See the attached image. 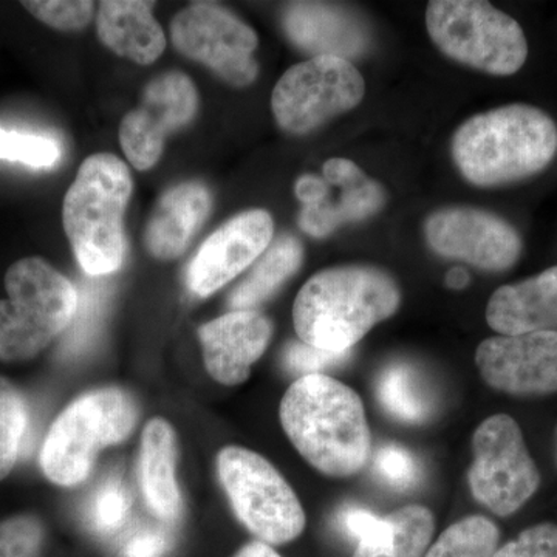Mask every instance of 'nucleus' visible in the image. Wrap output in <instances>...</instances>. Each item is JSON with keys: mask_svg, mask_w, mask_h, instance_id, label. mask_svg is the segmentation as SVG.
Wrapping results in <instances>:
<instances>
[{"mask_svg": "<svg viewBox=\"0 0 557 557\" xmlns=\"http://www.w3.org/2000/svg\"><path fill=\"white\" fill-rule=\"evenodd\" d=\"M46 528L36 516H13L0 522V557H42Z\"/></svg>", "mask_w": 557, "mask_h": 557, "instance_id": "nucleus-30", "label": "nucleus"}, {"mask_svg": "<svg viewBox=\"0 0 557 557\" xmlns=\"http://www.w3.org/2000/svg\"><path fill=\"white\" fill-rule=\"evenodd\" d=\"M557 153V126L547 113L527 104L504 106L465 121L453 138L460 174L480 188L531 177Z\"/></svg>", "mask_w": 557, "mask_h": 557, "instance_id": "nucleus-3", "label": "nucleus"}, {"mask_svg": "<svg viewBox=\"0 0 557 557\" xmlns=\"http://www.w3.org/2000/svg\"><path fill=\"white\" fill-rule=\"evenodd\" d=\"M401 302V292L386 271L368 265L319 271L300 288L293 322L302 343L321 350H351L386 321Z\"/></svg>", "mask_w": 557, "mask_h": 557, "instance_id": "nucleus-2", "label": "nucleus"}, {"mask_svg": "<svg viewBox=\"0 0 557 557\" xmlns=\"http://www.w3.org/2000/svg\"><path fill=\"white\" fill-rule=\"evenodd\" d=\"M212 209V194L201 182L180 183L168 189L153 208L145 231L150 256L177 259L199 234Z\"/></svg>", "mask_w": 557, "mask_h": 557, "instance_id": "nucleus-19", "label": "nucleus"}, {"mask_svg": "<svg viewBox=\"0 0 557 557\" xmlns=\"http://www.w3.org/2000/svg\"><path fill=\"white\" fill-rule=\"evenodd\" d=\"M102 293L97 287H91L87 292H83V296L78 295V310H76L75 332L69 336L65 344V354H78L89 346L91 338L97 333L98 319L101 318Z\"/></svg>", "mask_w": 557, "mask_h": 557, "instance_id": "nucleus-35", "label": "nucleus"}, {"mask_svg": "<svg viewBox=\"0 0 557 557\" xmlns=\"http://www.w3.org/2000/svg\"><path fill=\"white\" fill-rule=\"evenodd\" d=\"M278 416L289 442L322 474L350 478L369 463L372 434L364 405L341 381L329 375L296 380Z\"/></svg>", "mask_w": 557, "mask_h": 557, "instance_id": "nucleus-1", "label": "nucleus"}, {"mask_svg": "<svg viewBox=\"0 0 557 557\" xmlns=\"http://www.w3.org/2000/svg\"><path fill=\"white\" fill-rule=\"evenodd\" d=\"M134 182L113 153H94L81 164L62 203V225L84 273L108 276L123 267L127 244L124 214Z\"/></svg>", "mask_w": 557, "mask_h": 557, "instance_id": "nucleus-4", "label": "nucleus"}, {"mask_svg": "<svg viewBox=\"0 0 557 557\" xmlns=\"http://www.w3.org/2000/svg\"><path fill=\"white\" fill-rule=\"evenodd\" d=\"M432 42L450 60L480 72L509 76L528 58L518 21L482 0H432L426 10Z\"/></svg>", "mask_w": 557, "mask_h": 557, "instance_id": "nucleus-7", "label": "nucleus"}, {"mask_svg": "<svg viewBox=\"0 0 557 557\" xmlns=\"http://www.w3.org/2000/svg\"><path fill=\"white\" fill-rule=\"evenodd\" d=\"M137 423V403L123 388L87 392L51 424L40 449V469L54 485H79L98 454L129 438Z\"/></svg>", "mask_w": 557, "mask_h": 557, "instance_id": "nucleus-6", "label": "nucleus"}, {"mask_svg": "<svg viewBox=\"0 0 557 557\" xmlns=\"http://www.w3.org/2000/svg\"><path fill=\"white\" fill-rule=\"evenodd\" d=\"M22 7L42 24L61 32L86 27L97 9L89 0H25Z\"/></svg>", "mask_w": 557, "mask_h": 557, "instance_id": "nucleus-31", "label": "nucleus"}, {"mask_svg": "<svg viewBox=\"0 0 557 557\" xmlns=\"http://www.w3.org/2000/svg\"><path fill=\"white\" fill-rule=\"evenodd\" d=\"M322 174L325 182L339 189L338 200L302 208L299 225L310 236H329L344 223L372 218L384 207L383 186L366 177L354 161L330 159L322 166Z\"/></svg>", "mask_w": 557, "mask_h": 557, "instance_id": "nucleus-18", "label": "nucleus"}, {"mask_svg": "<svg viewBox=\"0 0 557 557\" xmlns=\"http://www.w3.org/2000/svg\"><path fill=\"white\" fill-rule=\"evenodd\" d=\"M472 454L469 487L494 515H515L536 494L541 472L515 418L507 413L486 418L472 435Z\"/></svg>", "mask_w": 557, "mask_h": 557, "instance_id": "nucleus-10", "label": "nucleus"}, {"mask_svg": "<svg viewBox=\"0 0 557 557\" xmlns=\"http://www.w3.org/2000/svg\"><path fill=\"white\" fill-rule=\"evenodd\" d=\"M27 420L24 395L0 376V482L13 471L20 458Z\"/></svg>", "mask_w": 557, "mask_h": 557, "instance_id": "nucleus-27", "label": "nucleus"}, {"mask_svg": "<svg viewBox=\"0 0 557 557\" xmlns=\"http://www.w3.org/2000/svg\"><path fill=\"white\" fill-rule=\"evenodd\" d=\"M380 516L361 507H346L338 515V525L348 537L359 542L369 536L380 523Z\"/></svg>", "mask_w": 557, "mask_h": 557, "instance_id": "nucleus-36", "label": "nucleus"}, {"mask_svg": "<svg viewBox=\"0 0 557 557\" xmlns=\"http://www.w3.org/2000/svg\"><path fill=\"white\" fill-rule=\"evenodd\" d=\"M475 364L487 386L516 397L557 392V332L498 335L480 344Z\"/></svg>", "mask_w": 557, "mask_h": 557, "instance_id": "nucleus-14", "label": "nucleus"}, {"mask_svg": "<svg viewBox=\"0 0 557 557\" xmlns=\"http://www.w3.org/2000/svg\"><path fill=\"white\" fill-rule=\"evenodd\" d=\"M288 39L314 57H336L350 61L369 47L362 22L343 7L321 2L288 3L282 16Z\"/></svg>", "mask_w": 557, "mask_h": 557, "instance_id": "nucleus-17", "label": "nucleus"}, {"mask_svg": "<svg viewBox=\"0 0 557 557\" xmlns=\"http://www.w3.org/2000/svg\"><path fill=\"white\" fill-rule=\"evenodd\" d=\"M175 463L177 437L174 428L163 418H153L141 435L139 486L150 511L164 522H175L183 511Z\"/></svg>", "mask_w": 557, "mask_h": 557, "instance_id": "nucleus-22", "label": "nucleus"}, {"mask_svg": "<svg viewBox=\"0 0 557 557\" xmlns=\"http://www.w3.org/2000/svg\"><path fill=\"white\" fill-rule=\"evenodd\" d=\"M170 548V539L163 531L141 530L129 539L123 553L126 557H161Z\"/></svg>", "mask_w": 557, "mask_h": 557, "instance_id": "nucleus-37", "label": "nucleus"}, {"mask_svg": "<svg viewBox=\"0 0 557 557\" xmlns=\"http://www.w3.org/2000/svg\"><path fill=\"white\" fill-rule=\"evenodd\" d=\"M199 110V91L182 72H166L150 81L138 108L120 124V145L137 171L152 170L163 156L166 139L188 126Z\"/></svg>", "mask_w": 557, "mask_h": 557, "instance_id": "nucleus-12", "label": "nucleus"}, {"mask_svg": "<svg viewBox=\"0 0 557 557\" xmlns=\"http://www.w3.org/2000/svg\"><path fill=\"white\" fill-rule=\"evenodd\" d=\"M302 259L304 248L296 237H278L231 292V311L258 310L300 269Z\"/></svg>", "mask_w": 557, "mask_h": 557, "instance_id": "nucleus-24", "label": "nucleus"}, {"mask_svg": "<svg viewBox=\"0 0 557 557\" xmlns=\"http://www.w3.org/2000/svg\"><path fill=\"white\" fill-rule=\"evenodd\" d=\"M446 284L454 289L465 288L469 284V274L463 269L449 271L448 276H446Z\"/></svg>", "mask_w": 557, "mask_h": 557, "instance_id": "nucleus-39", "label": "nucleus"}, {"mask_svg": "<svg viewBox=\"0 0 557 557\" xmlns=\"http://www.w3.org/2000/svg\"><path fill=\"white\" fill-rule=\"evenodd\" d=\"M132 494L120 478H108L95 487L86 505V522L101 536L116 533L129 518Z\"/></svg>", "mask_w": 557, "mask_h": 557, "instance_id": "nucleus-28", "label": "nucleus"}, {"mask_svg": "<svg viewBox=\"0 0 557 557\" xmlns=\"http://www.w3.org/2000/svg\"><path fill=\"white\" fill-rule=\"evenodd\" d=\"M500 531L493 520L469 516L446 528L423 557H494Z\"/></svg>", "mask_w": 557, "mask_h": 557, "instance_id": "nucleus-26", "label": "nucleus"}, {"mask_svg": "<svg viewBox=\"0 0 557 557\" xmlns=\"http://www.w3.org/2000/svg\"><path fill=\"white\" fill-rule=\"evenodd\" d=\"M373 469L387 486L397 491L416 486L421 474L416 457L408 449L394 443L381 446L373 458Z\"/></svg>", "mask_w": 557, "mask_h": 557, "instance_id": "nucleus-32", "label": "nucleus"}, {"mask_svg": "<svg viewBox=\"0 0 557 557\" xmlns=\"http://www.w3.org/2000/svg\"><path fill=\"white\" fill-rule=\"evenodd\" d=\"M424 236L442 258L461 260L491 273L511 269L522 255L518 231L482 209H440L424 223Z\"/></svg>", "mask_w": 557, "mask_h": 557, "instance_id": "nucleus-13", "label": "nucleus"}, {"mask_svg": "<svg viewBox=\"0 0 557 557\" xmlns=\"http://www.w3.org/2000/svg\"><path fill=\"white\" fill-rule=\"evenodd\" d=\"M274 222L265 209H249L215 230L190 260L186 285L194 295L208 298L230 284L269 249Z\"/></svg>", "mask_w": 557, "mask_h": 557, "instance_id": "nucleus-15", "label": "nucleus"}, {"mask_svg": "<svg viewBox=\"0 0 557 557\" xmlns=\"http://www.w3.org/2000/svg\"><path fill=\"white\" fill-rule=\"evenodd\" d=\"M209 375L225 386L245 383L269 347L273 324L258 310L230 311L199 330Z\"/></svg>", "mask_w": 557, "mask_h": 557, "instance_id": "nucleus-16", "label": "nucleus"}, {"mask_svg": "<svg viewBox=\"0 0 557 557\" xmlns=\"http://www.w3.org/2000/svg\"><path fill=\"white\" fill-rule=\"evenodd\" d=\"M486 322L498 335L557 332V265L494 292Z\"/></svg>", "mask_w": 557, "mask_h": 557, "instance_id": "nucleus-20", "label": "nucleus"}, {"mask_svg": "<svg viewBox=\"0 0 557 557\" xmlns=\"http://www.w3.org/2000/svg\"><path fill=\"white\" fill-rule=\"evenodd\" d=\"M364 94V78L351 61L314 57L282 75L271 95V110L282 131L307 135L357 108Z\"/></svg>", "mask_w": 557, "mask_h": 557, "instance_id": "nucleus-9", "label": "nucleus"}, {"mask_svg": "<svg viewBox=\"0 0 557 557\" xmlns=\"http://www.w3.org/2000/svg\"><path fill=\"white\" fill-rule=\"evenodd\" d=\"M351 357V350L335 354L309 346L302 341L289 343L284 351V366L292 375L302 379L309 375H325L327 370L341 368Z\"/></svg>", "mask_w": 557, "mask_h": 557, "instance_id": "nucleus-33", "label": "nucleus"}, {"mask_svg": "<svg viewBox=\"0 0 557 557\" xmlns=\"http://www.w3.org/2000/svg\"><path fill=\"white\" fill-rule=\"evenodd\" d=\"M61 157L62 149L57 139L0 126V160L25 164L35 170H50L60 163Z\"/></svg>", "mask_w": 557, "mask_h": 557, "instance_id": "nucleus-29", "label": "nucleus"}, {"mask_svg": "<svg viewBox=\"0 0 557 557\" xmlns=\"http://www.w3.org/2000/svg\"><path fill=\"white\" fill-rule=\"evenodd\" d=\"M9 299L0 300V361L38 357L72 325L78 292L42 258L17 260L5 274Z\"/></svg>", "mask_w": 557, "mask_h": 557, "instance_id": "nucleus-5", "label": "nucleus"}, {"mask_svg": "<svg viewBox=\"0 0 557 557\" xmlns=\"http://www.w3.org/2000/svg\"><path fill=\"white\" fill-rule=\"evenodd\" d=\"M376 395L388 416L405 423H424L432 413L426 384L409 364H392L376 383Z\"/></svg>", "mask_w": 557, "mask_h": 557, "instance_id": "nucleus-25", "label": "nucleus"}, {"mask_svg": "<svg viewBox=\"0 0 557 557\" xmlns=\"http://www.w3.org/2000/svg\"><path fill=\"white\" fill-rule=\"evenodd\" d=\"M494 557H557V525L539 523L497 548Z\"/></svg>", "mask_w": 557, "mask_h": 557, "instance_id": "nucleus-34", "label": "nucleus"}, {"mask_svg": "<svg viewBox=\"0 0 557 557\" xmlns=\"http://www.w3.org/2000/svg\"><path fill=\"white\" fill-rule=\"evenodd\" d=\"M218 471L237 519L260 542L284 545L304 533L306 511L287 480L265 457L226 446L219 453Z\"/></svg>", "mask_w": 557, "mask_h": 557, "instance_id": "nucleus-8", "label": "nucleus"}, {"mask_svg": "<svg viewBox=\"0 0 557 557\" xmlns=\"http://www.w3.org/2000/svg\"><path fill=\"white\" fill-rule=\"evenodd\" d=\"M145 0H102L97 33L113 53L138 65L153 64L166 50V35Z\"/></svg>", "mask_w": 557, "mask_h": 557, "instance_id": "nucleus-21", "label": "nucleus"}, {"mask_svg": "<svg viewBox=\"0 0 557 557\" xmlns=\"http://www.w3.org/2000/svg\"><path fill=\"white\" fill-rule=\"evenodd\" d=\"M431 509L420 505L399 508L358 542L351 557H423L434 536Z\"/></svg>", "mask_w": 557, "mask_h": 557, "instance_id": "nucleus-23", "label": "nucleus"}, {"mask_svg": "<svg viewBox=\"0 0 557 557\" xmlns=\"http://www.w3.org/2000/svg\"><path fill=\"white\" fill-rule=\"evenodd\" d=\"M175 50L199 62L233 87H247L259 75L255 60L259 38L230 10L215 3L197 2L178 11L171 22Z\"/></svg>", "mask_w": 557, "mask_h": 557, "instance_id": "nucleus-11", "label": "nucleus"}, {"mask_svg": "<svg viewBox=\"0 0 557 557\" xmlns=\"http://www.w3.org/2000/svg\"><path fill=\"white\" fill-rule=\"evenodd\" d=\"M233 557H282L276 549L263 542L255 541L244 545Z\"/></svg>", "mask_w": 557, "mask_h": 557, "instance_id": "nucleus-38", "label": "nucleus"}]
</instances>
